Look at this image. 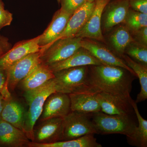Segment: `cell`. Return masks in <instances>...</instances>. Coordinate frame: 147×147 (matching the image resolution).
<instances>
[{"label":"cell","instance_id":"obj_18","mask_svg":"<svg viewBox=\"0 0 147 147\" xmlns=\"http://www.w3.org/2000/svg\"><path fill=\"white\" fill-rule=\"evenodd\" d=\"M103 64L85 48L81 47L65 60L50 64L49 67L53 72L70 67Z\"/></svg>","mask_w":147,"mask_h":147},{"label":"cell","instance_id":"obj_35","mask_svg":"<svg viewBox=\"0 0 147 147\" xmlns=\"http://www.w3.org/2000/svg\"><path fill=\"white\" fill-rule=\"evenodd\" d=\"M4 4L2 0H0V9H4Z\"/></svg>","mask_w":147,"mask_h":147},{"label":"cell","instance_id":"obj_25","mask_svg":"<svg viewBox=\"0 0 147 147\" xmlns=\"http://www.w3.org/2000/svg\"><path fill=\"white\" fill-rule=\"evenodd\" d=\"M121 59L134 71L139 79L141 91L134 101L137 104L145 101L147 98V66L135 61L125 54L122 56Z\"/></svg>","mask_w":147,"mask_h":147},{"label":"cell","instance_id":"obj_16","mask_svg":"<svg viewBox=\"0 0 147 147\" xmlns=\"http://www.w3.org/2000/svg\"><path fill=\"white\" fill-rule=\"evenodd\" d=\"M95 4V1L93 2L87 1L75 10L69 18L64 30L56 40L75 36L88 20L94 9Z\"/></svg>","mask_w":147,"mask_h":147},{"label":"cell","instance_id":"obj_36","mask_svg":"<svg viewBox=\"0 0 147 147\" xmlns=\"http://www.w3.org/2000/svg\"><path fill=\"white\" fill-rule=\"evenodd\" d=\"M95 0H87V1L89 2H93Z\"/></svg>","mask_w":147,"mask_h":147},{"label":"cell","instance_id":"obj_17","mask_svg":"<svg viewBox=\"0 0 147 147\" xmlns=\"http://www.w3.org/2000/svg\"><path fill=\"white\" fill-rule=\"evenodd\" d=\"M107 34V38H105V44H108L113 53L121 59L126 47L134 40L129 30L123 23H121Z\"/></svg>","mask_w":147,"mask_h":147},{"label":"cell","instance_id":"obj_12","mask_svg":"<svg viewBox=\"0 0 147 147\" xmlns=\"http://www.w3.org/2000/svg\"><path fill=\"white\" fill-rule=\"evenodd\" d=\"M42 121L34 130L32 142L47 144L61 141L63 118H53Z\"/></svg>","mask_w":147,"mask_h":147},{"label":"cell","instance_id":"obj_23","mask_svg":"<svg viewBox=\"0 0 147 147\" xmlns=\"http://www.w3.org/2000/svg\"><path fill=\"white\" fill-rule=\"evenodd\" d=\"M94 134L84 135L77 139L65 141H59L51 144H38L30 142L27 146L29 147H101L98 143Z\"/></svg>","mask_w":147,"mask_h":147},{"label":"cell","instance_id":"obj_29","mask_svg":"<svg viewBox=\"0 0 147 147\" xmlns=\"http://www.w3.org/2000/svg\"><path fill=\"white\" fill-rule=\"evenodd\" d=\"M86 1L87 0H61V8L67 11L74 12Z\"/></svg>","mask_w":147,"mask_h":147},{"label":"cell","instance_id":"obj_8","mask_svg":"<svg viewBox=\"0 0 147 147\" xmlns=\"http://www.w3.org/2000/svg\"><path fill=\"white\" fill-rule=\"evenodd\" d=\"M129 9L128 0H110L102 11L101 28L103 36L123 23Z\"/></svg>","mask_w":147,"mask_h":147},{"label":"cell","instance_id":"obj_9","mask_svg":"<svg viewBox=\"0 0 147 147\" xmlns=\"http://www.w3.org/2000/svg\"><path fill=\"white\" fill-rule=\"evenodd\" d=\"M103 43L95 40L82 38L81 40V47L88 51L103 64L121 67L126 69L133 74H136L127 65L122 59L118 57L109 47Z\"/></svg>","mask_w":147,"mask_h":147},{"label":"cell","instance_id":"obj_5","mask_svg":"<svg viewBox=\"0 0 147 147\" xmlns=\"http://www.w3.org/2000/svg\"><path fill=\"white\" fill-rule=\"evenodd\" d=\"M91 115L70 111L63 118L61 141L77 139L87 134H96L92 122Z\"/></svg>","mask_w":147,"mask_h":147},{"label":"cell","instance_id":"obj_30","mask_svg":"<svg viewBox=\"0 0 147 147\" xmlns=\"http://www.w3.org/2000/svg\"><path fill=\"white\" fill-rule=\"evenodd\" d=\"M130 33L134 41L147 46V27Z\"/></svg>","mask_w":147,"mask_h":147},{"label":"cell","instance_id":"obj_14","mask_svg":"<svg viewBox=\"0 0 147 147\" xmlns=\"http://www.w3.org/2000/svg\"><path fill=\"white\" fill-rule=\"evenodd\" d=\"M73 13L61 8L56 11L50 25L40 35L38 44L40 48L48 46L57 39L64 30Z\"/></svg>","mask_w":147,"mask_h":147},{"label":"cell","instance_id":"obj_19","mask_svg":"<svg viewBox=\"0 0 147 147\" xmlns=\"http://www.w3.org/2000/svg\"><path fill=\"white\" fill-rule=\"evenodd\" d=\"M30 142L24 131L0 118V146H27Z\"/></svg>","mask_w":147,"mask_h":147},{"label":"cell","instance_id":"obj_31","mask_svg":"<svg viewBox=\"0 0 147 147\" xmlns=\"http://www.w3.org/2000/svg\"><path fill=\"white\" fill-rule=\"evenodd\" d=\"M129 7L147 14V0H128Z\"/></svg>","mask_w":147,"mask_h":147},{"label":"cell","instance_id":"obj_26","mask_svg":"<svg viewBox=\"0 0 147 147\" xmlns=\"http://www.w3.org/2000/svg\"><path fill=\"white\" fill-rule=\"evenodd\" d=\"M130 32L147 27V14L134 10L129 7L123 23Z\"/></svg>","mask_w":147,"mask_h":147},{"label":"cell","instance_id":"obj_32","mask_svg":"<svg viewBox=\"0 0 147 147\" xmlns=\"http://www.w3.org/2000/svg\"><path fill=\"white\" fill-rule=\"evenodd\" d=\"M13 20V15L8 10L0 9V30L4 27L10 26Z\"/></svg>","mask_w":147,"mask_h":147},{"label":"cell","instance_id":"obj_24","mask_svg":"<svg viewBox=\"0 0 147 147\" xmlns=\"http://www.w3.org/2000/svg\"><path fill=\"white\" fill-rule=\"evenodd\" d=\"M134 109V113L137 116L139 125L137 126L130 137H127L129 145L138 147H147V121L142 117L139 113L137 103L132 98L130 100Z\"/></svg>","mask_w":147,"mask_h":147},{"label":"cell","instance_id":"obj_4","mask_svg":"<svg viewBox=\"0 0 147 147\" xmlns=\"http://www.w3.org/2000/svg\"><path fill=\"white\" fill-rule=\"evenodd\" d=\"M132 115H111L98 112L92 114L91 119L96 134H118L127 137L134 133L137 125Z\"/></svg>","mask_w":147,"mask_h":147},{"label":"cell","instance_id":"obj_7","mask_svg":"<svg viewBox=\"0 0 147 147\" xmlns=\"http://www.w3.org/2000/svg\"><path fill=\"white\" fill-rule=\"evenodd\" d=\"M41 55L40 51L29 54L6 69L9 90H14L19 83L42 62Z\"/></svg>","mask_w":147,"mask_h":147},{"label":"cell","instance_id":"obj_27","mask_svg":"<svg viewBox=\"0 0 147 147\" xmlns=\"http://www.w3.org/2000/svg\"><path fill=\"white\" fill-rule=\"evenodd\" d=\"M125 54L139 63L147 66V46L131 41L125 50Z\"/></svg>","mask_w":147,"mask_h":147},{"label":"cell","instance_id":"obj_33","mask_svg":"<svg viewBox=\"0 0 147 147\" xmlns=\"http://www.w3.org/2000/svg\"><path fill=\"white\" fill-rule=\"evenodd\" d=\"M11 44L7 38L0 35V56L7 52L11 48Z\"/></svg>","mask_w":147,"mask_h":147},{"label":"cell","instance_id":"obj_37","mask_svg":"<svg viewBox=\"0 0 147 147\" xmlns=\"http://www.w3.org/2000/svg\"><path fill=\"white\" fill-rule=\"evenodd\" d=\"M61 0H57L59 3H61Z\"/></svg>","mask_w":147,"mask_h":147},{"label":"cell","instance_id":"obj_21","mask_svg":"<svg viewBox=\"0 0 147 147\" xmlns=\"http://www.w3.org/2000/svg\"><path fill=\"white\" fill-rule=\"evenodd\" d=\"M98 93H76L69 94L71 111L86 114H92L101 111L97 98Z\"/></svg>","mask_w":147,"mask_h":147},{"label":"cell","instance_id":"obj_2","mask_svg":"<svg viewBox=\"0 0 147 147\" xmlns=\"http://www.w3.org/2000/svg\"><path fill=\"white\" fill-rule=\"evenodd\" d=\"M54 74L57 92L67 94L99 92L91 84L89 65L65 69Z\"/></svg>","mask_w":147,"mask_h":147},{"label":"cell","instance_id":"obj_13","mask_svg":"<svg viewBox=\"0 0 147 147\" xmlns=\"http://www.w3.org/2000/svg\"><path fill=\"white\" fill-rule=\"evenodd\" d=\"M71 111L69 95L59 92L50 94L45 100L40 120L56 117H64Z\"/></svg>","mask_w":147,"mask_h":147},{"label":"cell","instance_id":"obj_3","mask_svg":"<svg viewBox=\"0 0 147 147\" xmlns=\"http://www.w3.org/2000/svg\"><path fill=\"white\" fill-rule=\"evenodd\" d=\"M56 92L54 78L38 88L25 92L24 97L29 108L26 113L24 132L31 142L34 141L35 125L42 114L45 100L50 94Z\"/></svg>","mask_w":147,"mask_h":147},{"label":"cell","instance_id":"obj_15","mask_svg":"<svg viewBox=\"0 0 147 147\" xmlns=\"http://www.w3.org/2000/svg\"><path fill=\"white\" fill-rule=\"evenodd\" d=\"M97 100L101 108V112L111 115H132L134 109L130 100L99 92Z\"/></svg>","mask_w":147,"mask_h":147},{"label":"cell","instance_id":"obj_11","mask_svg":"<svg viewBox=\"0 0 147 147\" xmlns=\"http://www.w3.org/2000/svg\"><path fill=\"white\" fill-rule=\"evenodd\" d=\"M40 36L32 39L22 40L16 43L9 50L0 56V67L7 69L13 63L29 54L39 52Z\"/></svg>","mask_w":147,"mask_h":147},{"label":"cell","instance_id":"obj_22","mask_svg":"<svg viewBox=\"0 0 147 147\" xmlns=\"http://www.w3.org/2000/svg\"><path fill=\"white\" fill-rule=\"evenodd\" d=\"M26 113L23 105L11 98L5 100L1 118L24 132Z\"/></svg>","mask_w":147,"mask_h":147},{"label":"cell","instance_id":"obj_34","mask_svg":"<svg viewBox=\"0 0 147 147\" xmlns=\"http://www.w3.org/2000/svg\"><path fill=\"white\" fill-rule=\"evenodd\" d=\"M5 100V99L4 97L1 95H0V118H1V112L2 111Z\"/></svg>","mask_w":147,"mask_h":147},{"label":"cell","instance_id":"obj_20","mask_svg":"<svg viewBox=\"0 0 147 147\" xmlns=\"http://www.w3.org/2000/svg\"><path fill=\"white\" fill-rule=\"evenodd\" d=\"M55 77L54 72L49 66L41 62L19 84L24 92H28L38 88Z\"/></svg>","mask_w":147,"mask_h":147},{"label":"cell","instance_id":"obj_28","mask_svg":"<svg viewBox=\"0 0 147 147\" xmlns=\"http://www.w3.org/2000/svg\"><path fill=\"white\" fill-rule=\"evenodd\" d=\"M0 95H2L5 100L11 98L7 84L6 69L1 67H0Z\"/></svg>","mask_w":147,"mask_h":147},{"label":"cell","instance_id":"obj_1","mask_svg":"<svg viewBox=\"0 0 147 147\" xmlns=\"http://www.w3.org/2000/svg\"><path fill=\"white\" fill-rule=\"evenodd\" d=\"M89 71L91 84L98 91L127 100L131 98L136 74L121 67L104 64L89 65Z\"/></svg>","mask_w":147,"mask_h":147},{"label":"cell","instance_id":"obj_6","mask_svg":"<svg viewBox=\"0 0 147 147\" xmlns=\"http://www.w3.org/2000/svg\"><path fill=\"white\" fill-rule=\"evenodd\" d=\"M82 39L76 36L61 38L40 48L41 61L48 65L66 59L82 47Z\"/></svg>","mask_w":147,"mask_h":147},{"label":"cell","instance_id":"obj_10","mask_svg":"<svg viewBox=\"0 0 147 147\" xmlns=\"http://www.w3.org/2000/svg\"><path fill=\"white\" fill-rule=\"evenodd\" d=\"M110 0H95V6L85 26L75 36L95 40L105 44L101 28L102 11Z\"/></svg>","mask_w":147,"mask_h":147}]
</instances>
